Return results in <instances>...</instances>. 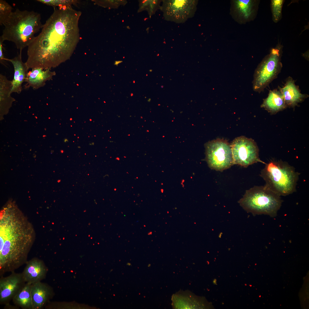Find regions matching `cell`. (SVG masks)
Listing matches in <instances>:
<instances>
[{
	"label": "cell",
	"instance_id": "obj_18",
	"mask_svg": "<svg viewBox=\"0 0 309 309\" xmlns=\"http://www.w3.org/2000/svg\"><path fill=\"white\" fill-rule=\"evenodd\" d=\"M31 284L25 283L18 291L12 298L14 304L23 309H33Z\"/></svg>",
	"mask_w": 309,
	"mask_h": 309
},
{
	"label": "cell",
	"instance_id": "obj_24",
	"mask_svg": "<svg viewBox=\"0 0 309 309\" xmlns=\"http://www.w3.org/2000/svg\"><path fill=\"white\" fill-rule=\"evenodd\" d=\"M96 5L105 7L116 8L121 5L126 3L123 0H92Z\"/></svg>",
	"mask_w": 309,
	"mask_h": 309
},
{
	"label": "cell",
	"instance_id": "obj_2",
	"mask_svg": "<svg viewBox=\"0 0 309 309\" xmlns=\"http://www.w3.org/2000/svg\"><path fill=\"white\" fill-rule=\"evenodd\" d=\"M0 274L13 272L26 263L35 233L26 216L11 202L0 211Z\"/></svg>",
	"mask_w": 309,
	"mask_h": 309
},
{
	"label": "cell",
	"instance_id": "obj_4",
	"mask_svg": "<svg viewBox=\"0 0 309 309\" xmlns=\"http://www.w3.org/2000/svg\"><path fill=\"white\" fill-rule=\"evenodd\" d=\"M260 176L265 185L280 196H286L296 191L300 173L288 163L272 160L266 163Z\"/></svg>",
	"mask_w": 309,
	"mask_h": 309
},
{
	"label": "cell",
	"instance_id": "obj_26",
	"mask_svg": "<svg viewBox=\"0 0 309 309\" xmlns=\"http://www.w3.org/2000/svg\"><path fill=\"white\" fill-rule=\"evenodd\" d=\"M122 61H116L114 63V65L118 66V64H119L122 62Z\"/></svg>",
	"mask_w": 309,
	"mask_h": 309
},
{
	"label": "cell",
	"instance_id": "obj_25",
	"mask_svg": "<svg viewBox=\"0 0 309 309\" xmlns=\"http://www.w3.org/2000/svg\"><path fill=\"white\" fill-rule=\"evenodd\" d=\"M4 41L2 38L0 37V62L1 64H4V61L5 60V58L3 53V44Z\"/></svg>",
	"mask_w": 309,
	"mask_h": 309
},
{
	"label": "cell",
	"instance_id": "obj_14",
	"mask_svg": "<svg viewBox=\"0 0 309 309\" xmlns=\"http://www.w3.org/2000/svg\"><path fill=\"white\" fill-rule=\"evenodd\" d=\"M279 89L287 107L294 108L308 97V94L301 93L298 86L290 77L286 79L284 86Z\"/></svg>",
	"mask_w": 309,
	"mask_h": 309
},
{
	"label": "cell",
	"instance_id": "obj_9",
	"mask_svg": "<svg viewBox=\"0 0 309 309\" xmlns=\"http://www.w3.org/2000/svg\"><path fill=\"white\" fill-rule=\"evenodd\" d=\"M197 4L194 0L165 1L161 9L167 20L181 23L194 15Z\"/></svg>",
	"mask_w": 309,
	"mask_h": 309
},
{
	"label": "cell",
	"instance_id": "obj_23",
	"mask_svg": "<svg viewBox=\"0 0 309 309\" xmlns=\"http://www.w3.org/2000/svg\"><path fill=\"white\" fill-rule=\"evenodd\" d=\"M284 1L282 0H272L271 1L273 19L275 22H278L281 17Z\"/></svg>",
	"mask_w": 309,
	"mask_h": 309
},
{
	"label": "cell",
	"instance_id": "obj_7",
	"mask_svg": "<svg viewBox=\"0 0 309 309\" xmlns=\"http://www.w3.org/2000/svg\"><path fill=\"white\" fill-rule=\"evenodd\" d=\"M205 160L212 169L222 171L233 165L230 144L225 140L217 139L205 144Z\"/></svg>",
	"mask_w": 309,
	"mask_h": 309
},
{
	"label": "cell",
	"instance_id": "obj_13",
	"mask_svg": "<svg viewBox=\"0 0 309 309\" xmlns=\"http://www.w3.org/2000/svg\"><path fill=\"white\" fill-rule=\"evenodd\" d=\"M47 272V268L43 262L34 258L27 262L22 274L25 283L32 284L44 279Z\"/></svg>",
	"mask_w": 309,
	"mask_h": 309
},
{
	"label": "cell",
	"instance_id": "obj_12",
	"mask_svg": "<svg viewBox=\"0 0 309 309\" xmlns=\"http://www.w3.org/2000/svg\"><path fill=\"white\" fill-rule=\"evenodd\" d=\"M22 51L20 50L17 55L11 59H5V60L11 62L14 68L13 78L12 81L11 93L20 94L22 90V84L25 82L29 69L25 62L22 59Z\"/></svg>",
	"mask_w": 309,
	"mask_h": 309
},
{
	"label": "cell",
	"instance_id": "obj_10",
	"mask_svg": "<svg viewBox=\"0 0 309 309\" xmlns=\"http://www.w3.org/2000/svg\"><path fill=\"white\" fill-rule=\"evenodd\" d=\"M22 273L13 272L8 276L0 279V303L8 302L25 284Z\"/></svg>",
	"mask_w": 309,
	"mask_h": 309
},
{
	"label": "cell",
	"instance_id": "obj_21",
	"mask_svg": "<svg viewBox=\"0 0 309 309\" xmlns=\"http://www.w3.org/2000/svg\"><path fill=\"white\" fill-rule=\"evenodd\" d=\"M38 2L47 5L59 8L71 7L77 3L78 1L74 0H37Z\"/></svg>",
	"mask_w": 309,
	"mask_h": 309
},
{
	"label": "cell",
	"instance_id": "obj_22",
	"mask_svg": "<svg viewBox=\"0 0 309 309\" xmlns=\"http://www.w3.org/2000/svg\"><path fill=\"white\" fill-rule=\"evenodd\" d=\"M12 7L6 1L0 0V25H3L4 23L12 12Z\"/></svg>",
	"mask_w": 309,
	"mask_h": 309
},
{
	"label": "cell",
	"instance_id": "obj_17",
	"mask_svg": "<svg viewBox=\"0 0 309 309\" xmlns=\"http://www.w3.org/2000/svg\"><path fill=\"white\" fill-rule=\"evenodd\" d=\"M261 107L271 114H276L287 108L282 94L280 90L277 89L270 91Z\"/></svg>",
	"mask_w": 309,
	"mask_h": 309
},
{
	"label": "cell",
	"instance_id": "obj_27",
	"mask_svg": "<svg viewBox=\"0 0 309 309\" xmlns=\"http://www.w3.org/2000/svg\"><path fill=\"white\" fill-rule=\"evenodd\" d=\"M64 142H68V139H65V140H64Z\"/></svg>",
	"mask_w": 309,
	"mask_h": 309
},
{
	"label": "cell",
	"instance_id": "obj_3",
	"mask_svg": "<svg viewBox=\"0 0 309 309\" xmlns=\"http://www.w3.org/2000/svg\"><path fill=\"white\" fill-rule=\"evenodd\" d=\"M41 20L39 13L17 9L4 23V27L0 37L4 41L13 42L18 49L22 50L28 46L35 34L41 29L43 24Z\"/></svg>",
	"mask_w": 309,
	"mask_h": 309
},
{
	"label": "cell",
	"instance_id": "obj_6",
	"mask_svg": "<svg viewBox=\"0 0 309 309\" xmlns=\"http://www.w3.org/2000/svg\"><path fill=\"white\" fill-rule=\"evenodd\" d=\"M280 49L273 48L263 59L255 70L253 88L260 92L277 76L282 67Z\"/></svg>",
	"mask_w": 309,
	"mask_h": 309
},
{
	"label": "cell",
	"instance_id": "obj_1",
	"mask_svg": "<svg viewBox=\"0 0 309 309\" xmlns=\"http://www.w3.org/2000/svg\"><path fill=\"white\" fill-rule=\"evenodd\" d=\"M81 12L71 7L55 8L27 47L28 69L55 68L70 59L80 39Z\"/></svg>",
	"mask_w": 309,
	"mask_h": 309
},
{
	"label": "cell",
	"instance_id": "obj_8",
	"mask_svg": "<svg viewBox=\"0 0 309 309\" xmlns=\"http://www.w3.org/2000/svg\"><path fill=\"white\" fill-rule=\"evenodd\" d=\"M233 163L246 168L255 163L265 164L259 157V150L252 139L244 136L235 138L230 144Z\"/></svg>",
	"mask_w": 309,
	"mask_h": 309
},
{
	"label": "cell",
	"instance_id": "obj_11",
	"mask_svg": "<svg viewBox=\"0 0 309 309\" xmlns=\"http://www.w3.org/2000/svg\"><path fill=\"white\" fill-rule=\"evenodd\" d=\"M255 2L251 0L232 1L230 14L232 18L240 24L250 20L254 15Z\"/></svg>",
	"mask_w": 309,
	"mask_h": 309
},
{
	"label": "cell",
	"instance_id": "obj_15",
	"mask_svg": "<svg viewBox=\"0 0 309 309\" xmlns=\"http://www.w3.org/2000/svg\"><path fill=\"white\" fill-rule=\"evenodd\" d=\"M50 70H45L40 68L31 69V70L28 72L27 74L25 88L31 87L34 90H37L43 87L46 82L51 80L56 75L55 72Z\"/></svg>",
	"mask_w": 309,
	"mask_h": 309
},
{
	"label": "cell",
	"instance_id": "obj_19",
	"mask_svg": "<svg viewBox=\"0 0 309 309\" xmlns=\"http://www.w3.org/2000/svg\"><path fill=\"white\" fill-rule=\"evenodd\" d=\"M12 88V81L0 74V101L1 108L4 109L9 104L15 100L11 96Z\"/></svg>",
	"mask_w": 309,
	"mask_h": 309
},
{
	"label": "cell",
	"instance_id": "obj_16",
	"mask_svg": "<svg viewBox=\"0 0 309 309\" xmlns=\"http://www.w3.org/2000/svg\"><path fill=\"white\" fill-rule=\"evenodd\" d=\"M31 293L33 309H41L49 299L51 291L47 285L40 281L31 284Z\"/></svg>",
	"mask_w": 309,
	"mask_h": 309
},
{
	"label": "cell",
	"instance_id": "obj_5",
	"mask_svg": "<svg viewBox=\"0 0 309 309\" xmlns=\"http://www.w3.org/2000/svg\"><path fill=\"white\" fill-rule=\"evenodd\" d=\"M282 202L281 196L264 185L255 186L247 190L238 202L247 212L274 217Z\"/></svg>",
	"mask_w": 309,
	"mask_h": 309
},
{
	"label": "cell",
	"instance_id": "obj_20",
	"mask_svg": "<svg viewBox=\"0 0 309 309\" xmlns=\"http://www.w3.org/2000/svg\"><path fill=\"white\" fill-rule=\"evenodd\" d=\"M160 1L158 0H142L139 1V8L138 12L143 10L148 11L150 16L153 14L158 8Z\"/></svg>",
	"mask_w": 309,
	"mask_h": 309
}]
</instances>
